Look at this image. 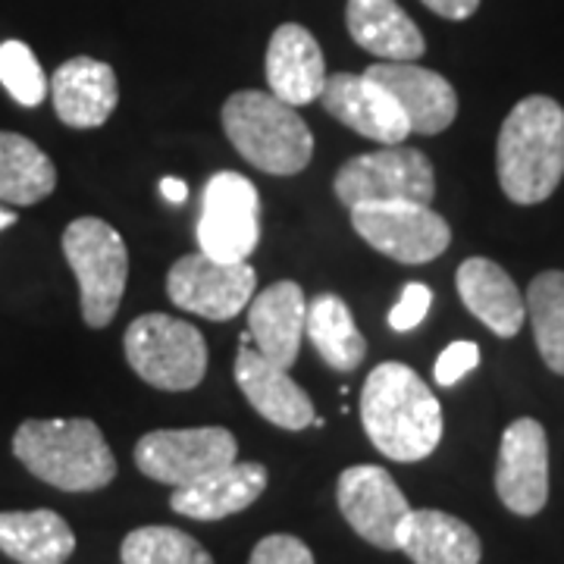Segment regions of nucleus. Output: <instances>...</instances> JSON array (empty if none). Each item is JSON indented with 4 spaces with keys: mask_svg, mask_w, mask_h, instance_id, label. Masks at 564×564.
<instances>
[{
    "mask_svg": "<svg viewBox=\"0 0 564 564\" xmlns=\"http://www.w3.org/2000/svg\"><path fill=\"white\" fill-rule=\"evenodd\" d=\"M361 423L389 462L430 458L443 440V404L408 364H377L361 389Z\"/></svg>",
    "mask_w": 564,
    "mask_h": 564,
    "instance_id": "obj_1",
    "label": "nucleus"
},
{
    "mask_svg": "<svg viewBox=\"0 0 564 564\" xmlns=\"http://www.w3.org/2000/svg\"><path fill=\"white\" fill-rule=\"evenodd\" d=\"M502 192L514 204L552 198L564 176V110L562 104L530 95L511 107L496 148Z\"/></svg>",
    "mask_w": 564,
    "mask_h": 564,
    "instance_id": "obj_2",
    "label": "nucleus"
},
{
    "mask_svg": "<svg viewBox=\"0 0 564 564\" xmlns=\"http://www.w3.org/2000/svg\"><path fill=\"white\" fill-rule=\"evenodd\" d=\"M13 455L54 489L95 492L113 484L117 458L104 440L101 426L88 417H51L20 423Z\"/></svg>",
    "mask_w": 564,
    "mask_h": 564,
    "instance_id": "obj_3",
    "label": "nucleus"
},
{
    "mask_svg": "<svg viewBox=\"0 0 564 564\" xmlns=\"http://www.w3.org/2000/svg\"><path fill=\"white\" fill-rule=\"evenodd\" d=\"M223 132L245 161L270 176H295L314 158L307 122L270 91H236L223 104Z\"/></svg>",
    "mask_w": 564,
    "mask_h": 564,
    "instance_id": "obj_4",
    "label": "nucleus"
},
{
    "mask_svg": "<svg viewBox=\"0 0 564 564\" xmlns=\"http://www.w3.org/2000/svg\"><path fill=\"white\" fill-rule=\"evenodd\" d=\"M63 258L79 280L82 321L104 329L117 317L129 280V248L107 220L79 217L63 232Z\"/></svg>",
    "mask_w": 564,
    "mask_h": 564,
    "instance_id": "obj_5",
    "label": "nucleus"
},
{
    "mask_svg": "<svg viewBox=\"0 0 564 564\" xmlns=\"http://www.w3.org/2000/svg\"><path fill=\"white\" fill-rule=\"evenodd\" d=\"M122 348L139 380L163 392H188L207 373V343L202 329L170 314L135 317L122 336Z\"/></svg>",
    "mask_w": 564,
    "mask_h": 564,
    "instance_id": "obj_6",
    "label": "nucleus"
},
{
    "mask_svg": "<svg viewBox=\"0 0 564 564\" xmlns=\"http://www.w3.org/2000/svg\"><path fill=\"white\" fill-rule=\"evenodd\" d=\"M336 198L351 210L358 204L417 202L433 204L436 173L430 158L417 148L386 144L373 154H358L336 173Z\"/></svg>",
    "mask_w": 564,
    "mask_h": 564,
    "instance_id": "obj_7",
    "label": "nucleus"
},
{
    "mask_svg": "<svg viewBox=\"0 0 564 564\" xmlns=\"http://www.w3.org/2000/svg\"><path fill=\"white\" fill-rule=\"evenodd\" d=\"M261 242V195L254 182L223 170L204 185L198 217V251L214 261L239 263Z\"/></svg>",
    "mask_w": 564,
    "mask_h": 564,
    "instance_id": "obj_8",
    "label": "nucleus"
},
{
    "mask_svg": "<svg viewBox=\"0 0 564 564\" xmlns=\"http://www.w3.org/2000/svg\"><path fill=\"white\" fill-rule=\"evenodd\" d=\"M351 226L370 248L399 263L436 261L452 245L448 223L430 207L417 202H383L351 207Z\"/></svg>",
    "mask_w": 564,
    "mask_h": 564,
    "instance_id": "obj_9",
    "label": "nucleus"
},
{
    "mask_svg": "<svg viewBox=\"0 0 564 564\" xmlns=\"http://www.w3.org/2000/svg\"><path fill=\"white\" fill-rule=\"evenodd\" d=\"M239 458V443L226 426L151 430L135 443V464L144 477L166 486H188Z\"/></svg>",
    "mask_w": 564,
    "mask_h": 564,
    "instance_id": "obj_10",
    "label": "nucleus"
},
{
    "mask_svg": "<svg viewBox=\"0 0 564 564\" xmlns=\"http://www.w3.org/2000/svg\"><path fill=\"white\" fill-rule=\"evenodd\" d=\"M254 289L258 273L251 263L214 261L202 251L180 258L166 276L170 302L204 321H232L251 304Z\"/></svg>",
    "mask_w": 564,
    "mask_h": 564,
    "instance_id": "obj_11",
    "label": "nucleus"
},
{
    "mask_svg": "<svg viewBox=\"0 0 564 564\" xmlns=\"http://www.w3.org/2000/svg\"><path fill=\"white\" fill-rule=\"evenodd\" d=\"M336 502L348 527L377 549H399V530L411 514V505L395 477L377 464L345 467L336 484Z\"/></svg>",
    "mask_w": 564,
    "mask_h": 564,
    "instance_id": "obj_12",
    "label": "nucleus"
},
{
    "mask_svg": "<svg viewBox=\"0 0 564 564\" xmlns=\"http://www.w3.org/2000/svg\"><path fill=\"white\" fill-rule=\"evenodd\" d=\"M496 492L508 511L533 518L549 502V440L533 417L508 423L496 464Z\"/></svg>",
    "mask_w": 564,
    "mask_h": 564,
    "instance_id": "obj_13",
    "label": "nucleus"
},
{
    "mask_svg": "<svg viewBox=\"0 0 564 564\" xmlns=\"http://www.w3.org/2000/svg\"><path fill=\"white\" fill-rule=\"evenodd\" d=\"M321 104L333 120H339L364 139L380 141V144H402L411 135L402 107L392 101V95L383 85H377L367 76H355V73L326 76Z\"/></svg>",
    "mask_w": 564,
    "mask_h": 564,
    "instance_id": "obj_14",
    "label": "nucleus"
},
{
    "mask_svg": "<svg viewBox=\"0 0 564 564\" xmlns=\"http://www.w3.org/2000/svg\"><path fill=\"white\" fill-rule=\"evenodd\" d=\"M364 76L392 95L411 132L440 135L458 117V95L452 82L433 69H423L417 63H373L370 69H364Z\"/></svg>",
    "mask_w": 564,
    "mask_h": 564,
    "instance_id": "obj_15",
    "label": "nucleus"
},
{
    "mask_svg": "<svg viewBox=\"0 0 564 564\" xmlns=\"http://www.w3.org/2000/svg\"><path fill=\"white\" fill-rule=\"evenodd\" d=\"M236 383L242 389L248 404L263 421L282 430H307L317 411L302 386L276 364H270L251 343V333H242V348L236 358Z\"/></svg>",
    "mask_w": 564,
    "mask_h": 564,
    "instance_id": "obj_16",
    "label": "nucleus"
},
{
    "mask_svg": "<svg viewBox=\"0 0 564 564\" xmlns=\"http://www.w3.org/2000/svg\"><path fill=\"white\" fill-rule=\"evenodd\" d=\"M307 299L299 282L282 280L267 285L248 304V333L251 343L270 364L289 370L304 339Z\"/></svg>",
    "mask_w": 564,
    "mask_h": 564,
    "instance_id": "obj_17",
    "label": "nucleus"
},
{
    "mask_svg": "<svg viewBox=\"0 0 564 564\" xmlns=\"http://www.w3.org/2000/svg\"><path fill=\"white\" fill-rule=\"evenodd\" d=\"M267 85L270 95H276L289 107L321 101L326 61L317 39L299 22H285L273 32L267 47Z\"/></svg>",
    "mask_w": 564,
    "mask_h": 564,
    "instance_id": "obj_18",
    "label": "nucleus"
},
{
    "mask_svg": "<svg viewBox=\"0 0 564 564\" xmlns=\"http://www.w3.org/2000/svg\"><path fill=\"white\" fill-rule=\"evenodd\" d=\"M51 98L63 126L98 129L120 104V85L113 66L95 57H73L54 73Z\"/></svg>",
    "mask_w": 564,
    "mask_h": 564,
    "instance_id": "obj_19",
    "label": "nucleus"
},
{
    "mask_svg": "<svg viewBox=\"0 0 564 564\" xmlns=\"http://www.w3.org/2000/svg\"><path fill=\"white\" fill-rule=\"evenodd\" d=\"M267 467L258 462H232L195 484L180 486L170 496V508L192 521H223L254 505L267 489Z\"/></svg>",
    "mask_w": 564,
    "mask_h": 564,
    "instance_id": "obj_20",
    "label": "nucleus"
},
{
    "mask_svg": "<svg viewBox=\"0 0 564 564\" xmlns=\"http://www.w3.org/2000/svg\"><path fill=\"white\" fill-rule=\"evenodd\" d=\"M455 282L464 307L499 339H511L521 333L527 321L524 295L499 263L489 258H467L458 267Z\"/></svg>",
    "mask_w": 564,
    "mask_h": 564,
    "instance_id": "obj_21",
    "label": "nucleus"
},
{
    "mask_svg": "<svg viewBox=\"0 0 564 564\" xmlns=\"http://www.w3.org/2000/svg\"><path fill=\"white\" fill-rule=\"evenodd\" d=\"M345 25L358 47L386 63H414L426 51L421 29L395 0H348Z\"/></svg>",
    "mask_w": 564,
    "mask_h": 564,
    "instance_id": "obj_22",
    "label": "nucleus"
},
{
    "mask_svg": "<svg viewBox=\"0 0 564 564\" xmlns=\"http://www.w3.org/2000/svg\"><path fill=\"white\" fill-rule=\"evenodd\" d=\"M399 552L414 564H480L484 558L474 527L436 508H411L399 530Z\"/></svg>",
    "mask_w": 564,
    "mask_h": 564,
    "instance_id": "obj_23",
    "label": "nucleus"
},
{
    "mask_svg": "<svg viewBox=\"0 0 564 564\" xmlns=\"http://www.w3.org/2000/svg\"><path fill=\"white\" fill-rule=\"evenodd\" d=\"M0 552L20 564H66L76 533L51 508L0 511Z\"/></svg>",
    "mask_w": 564,
    "mask_h": 564,
    "instance_id": "obj_24",
    "label": "nucleus"
},
{
    "mask_svg": "<svg viewBox=\"0 0 564 564\" xmlns=\"http://www.w3.org/2000/svg\"><path fill=\"white\" fill-rule=\"evenodd\" d=\"M57 188V166L32 139L0 132V204L29 207Z\"/></svg>",
    "mask_w": 564,
    "mask_h": 564,
    "instance_id": "obj_25",
    "label": "nucleus"
},
{
    "mask_svg": "<svg viewBox=\"0 0 564 564\" xmlns=\"http://www.w3.org/2000/svg\"><path fill=\"white\" fill-rule=\"evenodd\" d=\"M304 336L317 348L323 361L333 370H355L367 355V343L358 323L351 317L348 304L333 292H323L314 302L307 304V323H304Z\"/></svg>",
    "mask_w": 564,
    "mask_h": 564,
    "instance_id": "obj_26",
    "label": "nucleus"
},
{
    "mask_svg": "<svg viewBox=\"0 0 564 564\" xmlns=\"http://www.w3.org/2000/svg\"><path fill=\"white\" fill-rule=\"evenodd\" d=\"M527 317L533 323L536 348L545 367L564 377V273L545 270L530 282L524 295Z\"/></svg>",
    "mask_w": 564,
    "mask_h": 564,
    "instance_id": "obj_27",
    "label": "nucleus"
},
{
    "mask_svg": "<svg viewBox=\"0 0 564 564\" xmlns=\"http://www.w3.org/2000/svg\"><path fill=\"white\" fill-rule=\"evenodd\" d=\"M122 564H214L210 552L195 536L176 527H139L120 549Z\"/></svg>",
    "mask_w": 564,
    "mask_h": 564,
    "instance_id": "obj_28",
    "label": "nucleus"
},
{
    "mask_svg": "<svg viewBox=\"0 0 564 564\" xmlns=\"http://www.w3.org/2000/svg\"><path fill=\"white\" fill-rule=\"evenodd\" d=\"M0 85L20 107H39L51 95V82L41 69L39 57L25 41H3L0 44Z\"/></svg>",
    "mask_w": 564,
    "mask_h": 564,
    "instance_id": "obj_29",
    "label": "nucleus"
},
{
    "mask_svg": "<svg viewBox=\"0 0 564 564\" xmlns=\"http://www.w3.org/2000/svg\"><path fill=\"white\" fill-rule=\"evenodd\" d=\"M430 304H433L430 285H423V282H408L402 289V299L392 304V311H389V326H392L395 333H411V329H417V326L426 321V314H430Z\"/></svg>",
    "mask_w": 564,
    "mask_h": 564,
    "instance_id": "obj_30",
    "label": "nucleus"
},
{
    "mask_svg": "<svg viewBox=\"0 0 564 564\" xmlns=\"http://www.w3.org/2000/svg\"><path fill=\"white\" fill-rule=\"evenodd\" d=\"M477 364H480V348H477V343L458 339V343L448 345L443 355L436 358L433 377H436V383L443 386V389H452V386L462 383Z\"/></svg>",
    "mask_w": 564,
    "mask_h": 564,
    "instance_id": "obj_31",
    "label": "nucleus"
},
{
    "mask_svg": "<svg viewBox=\"0 0 564 564\" xmlns=\"http://www.w3.org/2000/svg\"><path fill=\"white\" fill-rule=\"evenodd\" d=\"M248 564H314V552L299 536L273 533V536H263L261 543L254 545Z\"/></svg>",
    "mask_w": 564,
    "mask_h": 564,
    "instance_id": "obj_32",
    "label": "nucleus"
},
{
    "mask_svg": "<svg viewBox=\"0 0 564 564\" xmlns=\"http://www.w3.org/2000/svg\"><path fill=\"white\" fill-rule=\"evenodd\" d=\"M423 7H430L443 20H467L477 13L480 0H423Z\"/></svg>",
    "mask_w": 564,
    "mask_h": 564,
    "instance_id": "obj_33",
    "label": "nucleus"
},
{
    "mask_svg": "<svg viewBox=\"0 0 564 564\" xmlns=\"http://www.w3.org/2000/svg\"><path fill=\"white\" fill-rule=\"evenodd\" d=\"M161 195L170 204H185L188 202V185L180 176H163L161 180Z\"/></svg>",
    "mask_w": 564,
    "mask_h": 564,
    "instance_id": "obj_34",
    "label": "nucleus"
},
{
    "mask_svg": "<svg viewBox=\"0 0 564 564\" xmlns=\"http://www.w3.org/2000/svg\"><path fill=\"white\" fill-rule=\"evenodd\" d=\"M17 220H20V217H17L10 207H3V204H0V229H10Z\"/></svg>",
    "mask_w": 564,
    "mask_h": 564,
    "instance_id": "obj_35",
    "label": "nucleus"
}]
</instances>
